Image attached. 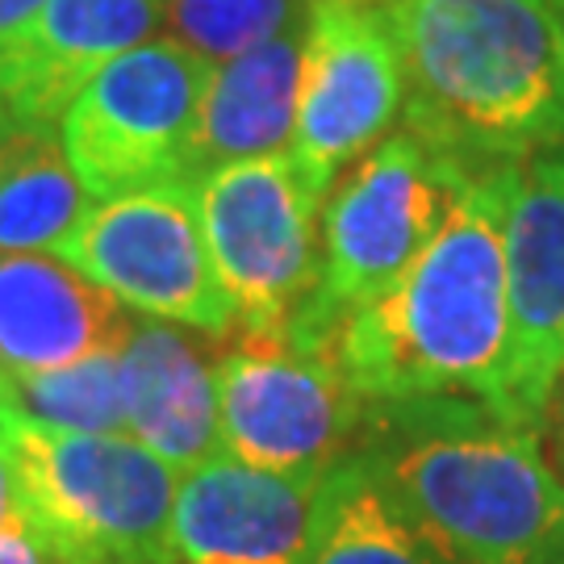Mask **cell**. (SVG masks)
Masks as SVG:
<instances>
[{
	"mask_svg": "<svg viewBox=\"0 0 564 564\" xmlns=\"http://www.w3.org/2000/svg\"><path fill=\"white\" fill-rule=\"evenodd\" d=\"M510 360L494 414L540 431L564 372V147L514 163L506 202Z\"/></svg>",
	"mask_w": 564,
	"mask_h": 564,
	"instance_id": "11",
	"label": "cell"
},
{
	"mask_svg": "<svg viewBox=\"0 0 564 564\" xmlns=\"http://www.w3.org/2000/svg\"><path fill=\"white\" fill-rule=\"evenodd\" d=\"M414 139L468 172L564 147L556 0H381Z\"/></svg>",
	"mask_w": 564,
	"mask_h": 564,
	"instance_id": "3",
	"label": "cell"
},
{
	"mask_svg": "<svg viewBox=\"0 0 564 564\" xmlns=\"http://www.w3.org/2000/svg\"><path fill=\"white\" fill-rule=\"evenodd\" d=\"M21 519H25V506H21L18 468H13V452L0 435V527H13Z\"/></svg>",
	"mask_w": 564,
	"mask_h": 564,
	"instance_id": "23",
	"label": "cell"
},
{
	"mask_svg": "<svg viewBox=\"0 0 564 564\" xmlns=\"http://www.w3.org/2000/svg\"><path fill=\"white\" fill-rule=\"evenodd\" d=\"M302 564H440L389 502L368 456H343L314 494Z\"/></svg>",
	"mask_w": 564,
	"mask_h": 564,
	"instance_id": "17",
	"label": "cell"
},
{
	"mask_svg": "<svg viewBox=\"0 0 564 564\" xmlns=\"http://www.w3.org/2000/svg\"><path fill=\"white\" fill-rule=\"evenodd\" d=\"M556 18H561V34H564V0H556Z\"/></svg>",
	"mask_w": 564,
	"mask_h": 564,
	"instance_id": "27",
	"label": "cell"
},
{
	"mask_svg": "<svg viewBox=\"0 0 564 564\" xmlns=\"http://www.w3.org/2000/svg\"><path fill=\"white\" fill-rule=\"evenodd\" d=\"M205 247L242 339H284L318 289V214L323 193L297 172L293 155H256L193 176Z\"/></svg>",
	"mask_w": 564,
	"mask_h": 564,
	"instance_id": "6",
	"label": "cell"
},
{
	"mask_svg": "<svg viewBox=\"0 0 564 564\" xmlns=\"http://www.w3.org/2000/svg\"><path fill=\"white\" fill-rule=\"evenodd\" d=\"M318 481L276 477L230 456L184 473L172 544L181 564H302Z\"/></svg>",
	"mask_w": 564,
	"mask_h": 564,
	"instance_id": "13",
	"label": "cell"
},
{
	"mask_svg": "<svg viewBox=\"0 0 564 564\" xmlns=\"http://www.w3.org/2000/svg\"><path fill=\"white\" fill-rule=\"evenodd\" d=\"M310 18L284 30L281 39L214 67L193 139L188 181L223 163L276 155L284 142H293Z\"/></svg>",
	"mask_w": 564,
	"mask_h": 564,
	"instance_id": "16",
	"label": "cell"
},
{
	"mask_svg": "<svg viewBox=\"0 0 564 564\" xmlns=\"http://www.w3.org/2000/svg\"><path fill=\"white\" fill-rule=\"evenodd\" d=\"M214 63L151 39L105 63L59 118V142L93 202L188 181Z\"/></svg>",
	"mask_w": 564,
	"mask_h": 564,
	"instance_id": "7",
	"label": "cell"
},
{
	"mask_svg": "<svg viewBox=\"0 0 564 564\" xmlns=\"http://www.w3.org/2000/svg\"><path fill=\"white\" fill-rule=\"evenodd\" d=\"M18 410L46 426L84 431V435H126V389H121L118 351L67 364L55 372L9 377Z\"/></svg>",
	"mask_w": 564,
	"mask_h": 564,
	"instance_id": "20",
	"label": "cell"
},
{
	"mask_svg": "<svg viewBox=\"0 0 564 564\" xmlns=\"http://www.w3.org/2000/svg\"><path fill=\"white\" fill-rule=\"evenodd\" d=\"M9 130H13V121H9V109H4V101H0V142H4Z\"/></svg>",
	"mask_w": 564,
	"mask_h": 564,
	"instance_id": "26",
	"label": "cell"
},
{
	"mask_svg": "<svg viewBox=\"0 0 564 564\" xmlns=\"http://www.w3.org/2000/svg\"><path fill=\"white\" fill-rule=\"evenodd\" d=\"M46 0H0V34L18 30L25 18H34Z\"/></svg>",
	"mask_w": 564,
	"mask_h": 564,
	"instance_id": "24",
	"label": "cell"
},
{
	"mask_svg": "<svg viewBox=\"0 0 564 564\" xmlns=\"http://www.w3.org/2000/svg\"><path fill=\"white\" fill-rule=\"evenodd\" d=\"M460 160L410 130L381 139L323 205V272L284 343L335 360L343 323L419 263L468 188Z\"/></svg>",
	"mask_w": 564,
	"mask_h": 564,
	"instance_id": "4",
	"label": "cell"
},
{
	"mask_svg": "<svg viewBox=\"0 0 564 564\" xmlns=\"http://www.w3.org/2000/svg\"><path fill=\"white\" fill-rule=\"evenodd\" d=\"M514 163L473 172L419 263L339 330L335 364L368 402L502 398L510 360L506 202Z\"/></svg>",
	"mask_w": 564,
	"mask_h": 564,
	"instance_id": "2",
	"label": "cell"
},
{
	"mask_svg": "<svg viewBox=\"0 0 564 564\" xmlns=\"http://www.w3.org/2000/svg\"><path fill=\"white\" fill-rule=\"evenodd\" d=\"M126 389V435L176 473L223 456L218 360L176 323L139 318L118 351Z\"/></svg>",
	"mask_w": 564,
	"mask_h": 564,
	"instance_id": "15",
	"label": "cell"
},
{
	"mask_svg": "<svg viewBox=\"0 0 564 564\" xmlns=\"http://www.w3.org/2000/svg\"><path fill=\"white\" fill-rule=\"evenodd\" d=\"M93 197L63 155L55 126H13L0 142V251H46L88 218Z\"/></svg>",
	"mask_w": 564,
	"mask_h": 564,
	"instance_id": "18",
	"label": "cell"
},
{
	"mask_svg": "<svg viewBox=\"0 0 564 564\" xmlns=\"http://www.w3.org/2000/svg\"><path fill=\"white\" fill-rule=\"evenodd\" d=\"M218 402L226 456L297 481H323L351 456L368 419V398L339 364L284 339L239 335L218 360Z\"/></svg>",
	"mask_w": 564,
	"mask_h": 564,
	"instance_id": "9",
	"label": "cell"
},
{
	"mask_svg": "<svg viewBox=\"0 0 564 564\" xmlns=\"http://www.w3.org/2000/svg\"><path fill=\"white\" fill-rule=\"evenodd\" d=\"M540 440H547V447H552V468L564 477V372L556 377L552 393H547L544 423H540Z\"/></svg>",
	"mask_w": 564,
	"mask_h": 564,
	"instance_id": "22",
	"label": "cell"
},
{
	"mask_svg": "<svg viewBox=\"0 0 564 564\" xmlns=\"http://www.w3.org/2000/svg\"><path fill=\"white\" fill-rule=\"evenodd\" d=\"M402 113V63L381 0H314L293 163L314 193L368 155Z\"/></svg>",
	"mask_w": 564,
	"mask_h": 564,
	"instance_id": "10",
	"label": "cell"
},
{
	"mask_svg": "<svg viewBox=\"0 0 564 564\" xmlns=\"http://www.w3.org/2000/svg\"><path fill=\"white\" fill-rule=\"evenodd\" d=\"M368 456L389 502L440 564H561L564 477L540 431L477 398L368 402Z\"/></svg>",
	"mask_w": 564,
	"mask_h": 564,
	"instance_id": "1",
	"label": "cell"
},
{
	"mask_svg": "<svg viewBox=\"0 0 564 564\" xmlns=\"http://www.w3.org/2000/svg\"><path fill=\"white\" fill-rule=\"evenodd\" d=\"M25 519L88 564H181V473L130 435H84L21 414L4 431Z\"/></svg>",
	"mask_w": 564,
	"mask_h": 564,
	"instance_id": "5",
	"label": "cell"
},
{
	"mask_svg": "<svg viewBox=\"0 0 564 564\" xmlns=\"http://www.w3.org/2000/svg\"><path fill=\"white\" fill-rule=\"evenodd\" d=\"M55 256L142 318L205 335H230L239 326L235 302L209 260L188 181L97 202Z\"/></svg>",
	"mask_w": 564,
	"mask_h": 564,
	"instance_id": "8",
	"label": "cell"
},
{
	"mask_svg": "<svg viewBox=\"0 0 564 564\" xmlns=\"http://www.w3.org/2000/svg\"><path fill=\"white\" fill-rule=\"evenodd\" d=\"M13 419H18V398H13V389H9V377L0 372V435L9 431Z\"/></svg>",
	"mask_w": 564,
	"mask_h": 564,
	"instance_id": "25",
	"label": "cell"
},
{
	"mask_svg": "<svg viewBox=\"0 0 564 564\" xmlns=\"http://www.w3.org/2000/svg\"><path fill=\"white\" fill-rule=\"evenodd\" d=\"M160 34V0H46L0 34V101L13 126H59L105 63Z\"/></svg>",
	"mask_w": 564,
	"mask_h": 564,
	"instance_id": "12",
	"label": "cell"
},
{
	"mask_svg": "<svg viewBox=\"0 0 564 564\" xmlns=\"http://www.w3.org/2000/svg\"><path fill=\"white\" fill-rule=\"evenodd\" d=\"M0 564H88L76 552H67L59 540H51L39 523L21 519L13 527H0Z\"/></svg>",
	"mask_w": 564,
	"mask_h": 564,
	"instance_id": "21",
	"label": "cell"
},
{
	"mask_svg": "<svg viewBox=\"0 0 564 564\" xmlns=\"http://www.w3.org/2000/svg\"><path fill=\"white\" fill-rule=\"evenodd\" d=\"M561 564H564V561H561Z\"/></svg>",
	"mask_w": 564,
	"mask_h": 564,
	"instance_id": "28",
	"label": "cell"
},
{
	"mask_svg": "<svg viewBox=\"0 0 564 564\" xmlns=\"http://www.w3.org/2000/svg\"><path fill=\"white\" fill-rule=\"evenodd\" d=\"M130 314L105 289L46 251H0V372H55L113 356Z\"/></svg>",
	"mask_w": 564,
	"mask_h": 564,
	"instance_id": "14",
	"label": "cell"
},
{
	"mask_svg": "<svg viewBox=\"0 0 564 564\" xmlns=\"http://www.w3.org/2000/svg\"><path fill=\"white\" fill-rule=\"evenodd\" d=\"M310 13L314 0H160V30L218 67L281 39Z\"/></svg>",
	"mask_w": 564,
	"mask_h": 564,
	"instance_id": "19",
	"label": "cell"
}]
</instances>
